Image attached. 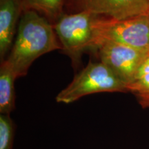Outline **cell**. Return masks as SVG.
Returning a JSON list of instances; mask_svg holds the SVG:
<instances>
[{"label":"cell","mask_w":149,"mask_h":149,"mask_svg":"<svg viewBox=\"0 0 149 149\" xmlns=\"http://www.w3.org/2000/svg\"><path fill=\"white\" fill-rule=\"evenodd\" d=\"M98 17L89 11H81L61 15L54 26L62 49L74 61L84 50L93 47L94 25Z\"/></svg>","instance_id":"obj_4"},{"label":"cell","mask_w":149,"mask_h":149,"mask_svg":"<svg viewBox=\"0 0 149 149\" xmlns=\"http://www.w3.org/2000/svg\"><path fill=\"white\" fill-rule=\"evenodd\" d=\"M148 13H149V9H148Z\"/></svg>","instance_id":"obj_12"},{"label":"cell","mask_w":149,"mask_h":149,"mask_svg":"<svg viewBox=\"0 0 149 149\" xmlns=\"http://www.w3.org/2000/svg\"><path fill=\"white\" fill-rule=\"evenodd\" d=\"M74 13L89 11L113 19H124L146 13L149 0H64V7Z\"/></svg>","instance_id":"obj_6"},{"label":"cell","mask_w":149,"mask_h":149,"mask_svg":"<svg viewBox=\"0 0 149 149\" xmlns=\"http://www.w3.org/2000/svg\"><path fill=\"white\" fill-rule=\"evenodd\" d=\"M101 61L115 75L128 86L135 79L149 53V50L137 49L111 41L96 45Z\"/></svg>","instance_id":"obj_5"},{"label":"cell","mask_w":149,"mask_h":149,"mask_svg":"<svg viewBox=\"0 0 149 149\" xmlns=\"http://www.w3.org/2000/svg\"><path fill=\"white\" fill-rule=\"evenodd\" d=\"M15 128L10 115L0 114V149H13Z\"/></svg>","instance_id":"obj_11"},{"label":"cell","mask_w":149,"mask_h":149,"mask_svg":"<svg viewBox=\"0 0 149 149\" xmlns=\"http://www.w3.org/2000/svg\"><path fill=\"white\" fill-rule=\"evenodd\" d=\"M60 48L54 27L48 20L37 11L24 10L15 41L6 60L17 78L26 75L33 61L41 55Z\"/></svg>","instance_id":"obj_1"},{"label":"cell","mask_w":149,"mask_h":149,"mask_svg":"<svg viewBox=\"0 0 149 149\" xmlns=\"http://www.w3.org/2000/svg\"><path fill=\"white\" fill-rule=\"evenodd\" d=\"M16 75L6 60L1 62L0 68V113L10 115L15 109V80Z\"/></svg>","instance_id":"obj_8"},{"label":"cell","mask_w":149,"mask_h":149,"mask_svg":"<svg viewBox=\"0 0 149 149\" xmlns=\"http://www.w3.org/2000/svg\"><path fill=\"white\" fill-rule=\"evenodd\" d=\"M143 108H149V53L133 81L128 86Z\"/></svg>","instance_id":"obj_9"},{"label":"cell","mask_w":149,"mask_h":149,"mask_svg":"<svg viewBox=\"0 0 149 149\" xmlns=\"http://www.w3.org/2000/svg\"><path fill=\"white\" fill-rule=\"evenodd\" d=\"M128 93L127 85L102 61L90 62L72 82L56 97L58 103L70 104L88 95L98 93Z\"/></svg>","instance_id":"obj_2"},{"label":"cell","mask_w":149,"mask_h":149,"mask_svg":"<svg viewBox=\"0 0 149 149\" xmlns=\"http://www.w3.org/2000/svg\"><path fill=\"white\" fill-rule=\"evenodd\" d=\"M24 10H33L50 18L58 17L64 8V0H22Z\"/></svg>","instance_id":"obj_10"},{"label":"cell","mask_w":149,"mask_h":149,"mask_svg":"<svg viewBox=\"0 0 149 149\" xmlns=\"http://www.w3.org/2000/svg\"><path fill=\"white\" fill-rule=\"evenodd\" d=\"M93 47L104 41H111L137 49L149 50V13L124 19L99 16L94 25Z\"/></svg>","instance_id":"obj_3"},{"label":"cell","mask_w":149,"mask_h":149,"mask_svg":"<svg viewBox=\"0 0 149 149\" xmlns=\"http://www.w3.org/2000/svg\"><path fill=\"white\" fill-rule=\"evenodd\" d=\"M22 0H0V56L3 59L12 46Z\"/></svg>","instance_id":"obj_7"}]
</instances>
